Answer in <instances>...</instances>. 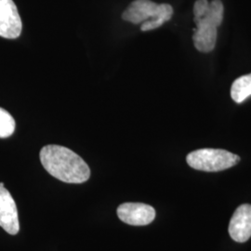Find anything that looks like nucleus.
<instances>
[{
	"mask_svg": "<svg viewBox=\"0 0 251 251\" xmlns=\"http://www.w3.org/2000/svg\"><path fill=\"white\" fill-rule=\"evenodd\" d=\"M39 156L46 171L63 182L83 183L90 179V167L69 148L55 144L46 145Z\"/></svg>",
	"mask_w": 251,
	"mask_h": 251,
	"instance_id": "obj_1",
	"label": "nucleus"
},
{
	"mask_svg": "<svg viewBox=\"0 0 251 251\" xmlns=\"http://www.w3.org/2000/svg\"><path fill=\"white\" fill-rule=\"evenodd\" d=\"M224 4L221 0H197L194 6V21L197 25L193 41L200 52L208 53L214 50L218 27L224 20Z\"/></svg>",
	"mask_w": 251,
	"mask_h": 251,
	"instance_id": "obj_2",
	"label": "nucleus"
},
{
	"mask_svg": "<svg viewBox=\"0 0 251 251\" xmlns=\"http://www.w3.org/2000/svg\"><path fill=\"white\" fill-rule=\"evenodd\" d=\"M173 15L170 4H157L151 0H134L125 9L122 18L133 25L142 24L141 30L146 32L161 27Z\"/></svg>",
	"mask_w": 251,
	"mask_h": 251,
	"instance_id": "obj_3",
	"label": "nucleus"
},
{
	"mask_svg": "<svg viewBox=\"0 0 251 251\" xmlns=\"http://www.w3.org/2000/svg\"><path fill=\"white\" fill-rule=\"evenodd\" d=\"M186 161L194 170L217 172L235 166L240 161V157L223 149L205 148L190 152L186 157Z\"/></svg>",
	"mask_w": 251,
	"mask_h": 251,
	"instance_id": "obj_4",
	"label": "nucleus"
},
{
	"mask_svg": "<svg viewBox=\"0 0 251 251\" xmlns=\"http://www.w3.org/2000/svg\"><path fill=\"white\" fill-rule=\"evenodd\" d=\"M23 29L18 9L13 0H0V36L15 39Z\"/></svg>",
	"mask_w": 251,
	"mask_h": 251,
	"instance_id": "obj_5",
	"label": "nucleus"
},
{
	"mask_svg": "<svg viewBox=\"0 0 251 251\" xmlns=\"http://www.w3.org/2000/svg\"><path fill=\"white\" fill-rule=\"evenodd\" d=\"M117 216L126 225L144 226L154 220L155 210L144 203H124L118 206Z\"/></svg>",
	"mask_w": 251,
	"mask_h": 251,
	"instance_id": "obj_6",
	"label": "nucleus"
},
{
	"mask_svg": "<svg viewBox=\"0 0 251 251\" xmlns=\"http://www.w3.org/2000/svg\"><path fill=\"white\" fill-rule=\"evenodd\" d=\"M0 226L9 234L20 231L18 210L14 199L5 187L0 186Z\"/></svg>",
	"mask_w": 251,
	"mask_h": 251,
	"instance_id": "obj_7",
	"label": "nucleus"
},
{
	"mask_svg": "<svg viewBox=\"0 0 251 251\" xmlns=\"http://www.w3.org/2000/svg\"><path fill=\"white\" fill-rule=\"evenodd\" d=\"M228 232L237 243L247 242L251 237V205L238 206L231 218Z\"/></svg>",
	"mask_w": 251,
	"mask_h": 251,
	"instance_id": "obj_8",
	"label": "nucleus"
},
{
	"mask_svg": "<svg viewBox=\"0 0 251 251\" xmlns=\"http://www.w3.org/2000/svg\"><path fill=\"white\" fill-rule=\"evenodd\" d=\"M251 96V74L233 81L231 88V97L236 103H241Z\"/></svg>",
	"mask_w": 251,
	"mask_h": 251,
	"instance_id": "obj_9",
	"label": "nucleus"
},
{
	"mask_svg": "<svg viewBox=\"0 0 251 251\" xmlns=\"http://www.w3.org/2000/svg\"><path fill=\"white\" fill-rule=\"evenodd\" d=\"M15 120L8 111L0 108V138H8L15 130Z\"/></svg>",
	"mask_w": 251,
	"mask_h": 251,
	"instance_id": "obj_10",
	"label": "nucleus"
},
{
	"mask_svg": "<svg viewBox=\"0 0 251 251\" xmlns=\"http://www.w3.org/2000/svg\"><path fill=\"white\" fill-rule=\"evenodd\" d=\"M0 186H1V187H4V183H3V182H0Z\"/></svg>",
	"mask_w": 251,
	"mask_h": 251,
	"instance_id": "obj_11",
	"label": "nucleus"
}]
</instances>
